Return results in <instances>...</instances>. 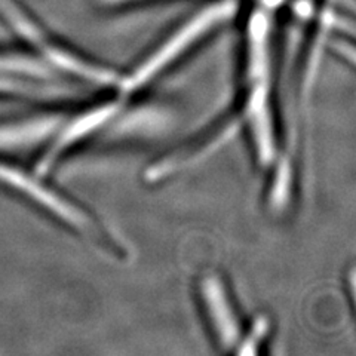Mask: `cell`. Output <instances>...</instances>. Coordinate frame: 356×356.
Masks as SVG:
<instances>
[{"mask_svg":"<svg viewBox=\"0 0 356 356\" xmlns=\"http://www.w3.org/2000/svg\"><path fill=\"white\" fill-rule=\"evenodd\" d=\"M248 124L251 127L255 150L260 163L269 166L276 156L272 116L269 108V82L251 83V92L245 108Z\"/></svg>","mask_w":356,"mask_h":356,"instance_id":"3957f363","label":"cell"},{"mask_svg":"<svg viewBox=\"0 0 356 356\" xmlns=\"http://www.w3.org/2000/svg\"><path fill=\"white\" fill-rule=\"evenodd\" d=\"M168 122L166 111L159 108L144 107L141 110L132 111V113L122 118L120 124L116 125V131L120 132H143L144 129H159Z\"/></svg>","mask_w":356,"mask_h":356,"instance_id":"9c48e42d","label":"cell"},{"mask_svg":"<svg viewBox=\"0 0 356 356\" xmlns=\"http://www.w3.org/2000/svg\"><path fill=\"white\" fill-rule=\"evenodd\" d=\"M291 165L286 159H282L277 165L275 172V180L270 192V205L275 209H282L291 193Z\"/></svg>","mask_w":356,"mask_h":356,"instance_id":"8fae6325","label":"cell"},{"mask_svg":"<svg viewBox=\"0 0 356 356\" xmlns=\"http://www.w3.org/2000/svg\"><path fill=\"white\" fill-rule=\"evenodd\" d=\"M0 72L22 73L33 77H49L51 70L42 61L26 55H6L0 57Z\"/></svg>","mask_w":356,"mask_h":356,"instance_id":"30bf717a","label":"cell"},{"mask_svg":"<svg viewBox=\"0 0 356 356\" xmlns=\"http://www.w3.org/2000/svg\"><path fill=\"white\" fill-rule=\"evenodd\" d=\"M238 129H239V122H236V120L230 122V124L222 127L216 134V136L208 138L205 143L200 144V146L184 150L180 154L175 153V154L168 156V158H165L163 161L152 166V168L146 174L147 180H150V181L162 180V178L168 177L177 171H181V170L187 168V166L199 163L200 161L207 159L208 156H211L214 152L221 149L227 141H230L233 137H235Z\"/></svg>","mask_w":356,"mask_h":356,"instance_id":"8992f818","label":"cell"},{"mask_svg":"<svg viewBox=\"0 0 356 356\" xmlns=\"http://www.w3.org/2000/svg\"><path fill=\"white\" fill-rule=\"evenodd\" d=\"M200 291L218 341L225 349H232L238 343L239 327L220 277L207 276L200 284Z\"/></svg>","mask_w":356,"mask_h":356,"instance_id":"277c9868","label":"cell"},{"mask_svg":"<svg viewBox=\"0 0 356 356\" xmlns=\"http://www.w3.org/2000/svg\"><path fill=\"white\" fill-rule=\"evenodd\" d=\"M0 180L17 187L22 193L35 199L36 202L49 209L51 213L60 217L63 221L69 222L74 229H79L82 232L94 229L92 221L86 216L85 211L77 208L74 204H70L63 196L54 193L51 188L44 187L42 183L31 178L30 175L0 163Z\"/></svg>","mask_w":356,"mask_h":356,"instance_id":"7a4b0ae2","label":"cell"},{"mask_svg":"<svg viewBox=\"0 0 356 356\" xmlns=\"http://www.w3.org/2000/svg\"><path fill=\"white\" fill-rule=\"evenodd\" d=\"M40 51L43 52L44 58L51 64L67 73H72L77 77H81L83 81L103 86L119 85L122 81L115 72L104 69V67H99L97 64L88 63L81 57H77L73 52L65 51L60 47H55V44H51L48 42L43 44Z\"/></svg>","mask_w":356,"mask_h":356,"instance_id":"ba28073f","label":"cell"},{"mask_svg":"<svg viewBox=\"0 0 356 356\" xmlns=\"http://www.w3.org/2000/svg\"><path fill=\"white\" fill-rule=\"evenodd\" d=\"M248 77L251 83L269 82L270 74V19L264 9H255L247 29Z\"/></svg>","mask_w":356,"mask_h":356,"instance_id":"52a82bcc","label":"cell"},{"mask_svg":"<svg viewBox=\"0 0 356 356\" xmlns=\"http://www.w3.org/2000/svg\"><path fill=\"white\" fill-rule=\"evenodd\" d=\"M26 86L14 82V81H8V79H0V91H26Z\"/></svg>","mask_w":356,"mask_h":356,"instance_id":"4fadbf2b","label":"cell"},{"mask_svg":"<svg viewBox=\"0 0 356 356\" xmlns=\"http://www.w3.org/2000/svg\"><path fill=\"white\" fill-rule=\"evenodd\" d=\"M267 330H269V324H267V319L261 318L255 321V324L250 332V336L242 343L241 349L238 350L239 355H254L257 353V346L261 341V339L266 336Z\"/></svg>","mask_w":356,"mask_h":356,"instance_id":"7c38bea8","label":"cell"},{"mask_svg":"<svg viewBox=\"0 0 356 356\" xmlns=\"http://www.w3.org/2000/svg\"><path fill=\"white\" fill-rule=\"evenodd\" d=\"M263 3L267 5V6H270V8H273V6H276L277 3H281V0H263Z\"/></svg>","mask_w":356,"mask_h":356,"instance_id":"9a60e30c","label":"cell"},{"mask_svg":"<svg viewBox=\"0 0 356 356\" xmlns=\"http://www.w3.org/2000/svg\"><path fill=\"white\" fill-rule=\"evenodd\" d=\"M236 0H218V2L209 3L204 9H200L180 29H177L171 38L166 39L158 49L149 55V58L141 63L129 77L120 81L122 89L125 92H131L150 82L165 67L171 65L188 48H192L195 43L205 38L209 31L229 21L236 14Z\"/></svg>","mask_w":356,"mask_h":356,"instance_id":"6da1fadb","label":"cell"},{"mask_svg":"<svg viewBox=\"0 0 356 356\" xmlns=\"http://www.w3.org/2000/svg\"><path fill=\"white\" fill-rule=\"evenodd\" d=\"M104 3L108 5H119V3H128V2H136V0H103Z\"/></svg>","mask_w":356,"mask_h":356,"instance_id":"5bb4252c","label":"cell"},{"mask_svg":"<svg viewBox=\"0 0 356 356\" xmlns=\"http://www.w3.org/2000/svg\"><path fill=\"white\" fill-rule=\"evenodd\" d=\"M119 107H120V103H118V102L106 103V104H102L95 108L85 111L83 115L77 116L74 120H72L70 124L63 129L57 141L54 143L51 150L47 153V156H44L43 161L40 162V166H39L40 172L48 171L51 168V165L57 161L58 156L65 149H69L79 140L88 137L91 132L97 131L98 128H102L104 124H107L110 119H113L118 115Z\"/></svg>","mask_w":356,"mask_h":356,"instance_id":"5b68a950","label":"cell"}]
</instances>
